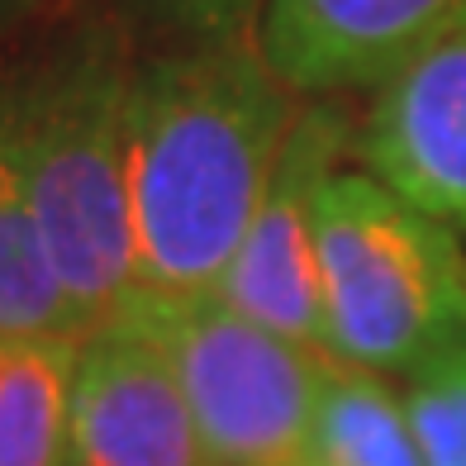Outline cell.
<instances>
[{"instance_id": "cell-8", "label": "cell", "mask_w": 466, "mask_h": 466, "mask_svg": "<svg viewBox=\"0 0 466 466\" xmlns=\"http://www.w3.org/2000/svg\"><path fill=\"white\" fill-rule=\"evenodd\" d=\"M357 153L400 200L466 233V25L380 81Z\"/></svg>"}, {"instance_id": "cell-12", "label": "cell", "mask_w": 466, "mask_h": 466, "mask_svg": "<svg viewBox=\"0 0 466 466\" xmlns=\"http://www.w3.org/2000/svg\"><path fill=\"white\" fill-rule=\"evenodd\" d=\"M400 405L423 466H466V343L414 367Z\"/></svg>"}, {"instance_id": "cell-11", "label": "cell", "mask_w": 466, "mask_h": 466, "mask_svg": "<svg viewBox=\"0 0 466 466\" xmlns=\"http://www.w3.org/2000/svg\"><path fill=\"white\" fill-rule=\"evenodd\" d=\"M300 466H423L400 395L376 371L333 362Z\"/></svg>"}, {"instance_id": "cell-1", "label": "cell", "mask_w": 466, "mask_h": 466, "mask_svg": "<svg viewBox=\"0 0 466 466\" xmlns=\"http://www.w3.org/2000/svg\"><path fill=\"white\" fill-rule=\"evenodd\" d=\"M295 110L258 34L138 48L129 81L134 295H219Z\"/></svg>"}, {"instance_id": "cell-15", "label": "cell", "mask_w": 466, "mask_h": 466, "mask_svg": "<svg viewBox=\"0 0 466 466\" xmlns=\"http://www.w3.org/2000/svg\"><path fill=\"white\" fill-rule=\"evenodd\" d=\"M0 348H5V338H0Z\"/></svg>"}, {"instance_id": "cell-9", "label": "cell", "mask_w": 466, "mask_h": 466, "mask_svg": "<svg viewBox=\"0 0 466 466\" xmlns=\"http://www.w3.org/2000/svg\"><path fill=\"white\" fill-rule=\"evenodd\" d=\"M0 338L5 343H25V338L81 343L86 338V324L62 290L44 228H38L29 177L10 129L5 91H0Z\"/></svg>"}, {"instance_id": "cell-7", "label": "cell", "mask_w": 466, "mask_h": 466, "mask_svg": "<svg viewBox=\"0 0 466 466\" xmlns=\"http://www.w3.org/2000/svg\"><path fill=\"white\" fill-rule=\"evenodd\" d=\"M466 25V0H267L258 44L295 96L376 91Z\"/></svg>"}, {"instance_id": "cell-5", "label": "cell", "mask_w": 466, "mask_h": 466, "mask_svg": "<svg viewBox=\"0 0 466 466\" xmlns=\"http://www.w3.org/2000/svg\"><path fill=\"white\" fill-rule=\"evenodd\" d=\"M348 147H357V119L348 105L324 96L295 110L267 196L219 286V300L252 324L319 352H329L319 290V196Z\"/></svg>"}, {"instance_id": "cell-14", "label": "cell", "mask_w": 466, "mask_h": 466, "mask_svg": "<svg viewBox=\"0 0 466 466\" xmlns=\"http://www.w3.org/2000/svg\"><path fill=\"white\" fill-rule=\"evenodd\" d=\"M48 0H0V48L10 44L15 34H25L38 15H44Z\"/></svg>"}, {"instance_id": "cell-2", "label": "cell", "mask_w": 466, "mask_h": 466, "mask_svg": "<svg viewBox=\"0 0 466 466\" xmlns=\"http://www.w3.org/2000/svg\"><path fill=\"white\" fill-rule=\"evenodd\" d=\"M134 62V34L110 15L76 19L0 72L38 228L86 333L115 319L138 286L129 224Z\"/></svg>"}, {"instance_id": "cell-3", "label": "cell", "mask_w": 466, "mask_h": 466, "mask_svg": "<svg viewBox=\"0 0 466 466\" xmlns=\"http://www.w3.org/2000/svg\"><path fill=\"white\" fill-rule=\"evenodd\" d=\"M324 348L362 371H414L466 343V252L371 172H333L319 196Z\"/></svg>"}, {"instance_id": "cell-4", "label": "cell", "mask_w": 466, "mask_h": 466, "mask_svg": "<svg viewBox=\"0 0 466 466\" xmlns=\"http://www.w3.org/2000/svg\"><path fill=\"white\" fill-rule=\"evenodd\" d=\"M119 314H129L167 352L209 461L300 466L314 405L333 371L329 352L252 324L219 295L200 300L134 295Z\"/></svg>"}, {"instance_id": "cell-13", "label": "cell", "mask_w": 466, "mask_h": 466, "mask_svg": "<svg viewBox=\"0 0 466 466\" xmlns=\"http://www.w3.org/2000/svg\"><path fill=\"white\" fill-rule=\"evenodd\" d=\"M124 29L147 48L167 44H224L252 38L267 0H110Z\"/></svg>"}, {"instance_id": "cell-6", "label": "cell", "mask_w": 466, "mask_h": 466, "mask_svg": "<svg viewBox=\"0 0 466 466\" xmlns=\"http://www.w3.org/2000/svg\"><path fill=\"white\" fill-rule=\"evenodd\" d=\"M67 466H215L167 352L129 314L76 348Z\"/></svg>"}, {"instance_id": "cell-10", "label": "cell", "mask_w": 466, "mask_h": 466, "mask_svg": "<svg viewBox=\"0 0 466 466\" xmlns=\"http://www.w3.org/2000/svg\"><path fill=\"white\" fill-rule=\"evenodd\" d=\"M76 348L67 338L0 348V466H67Z\"/></svg>"}]
</instances>
